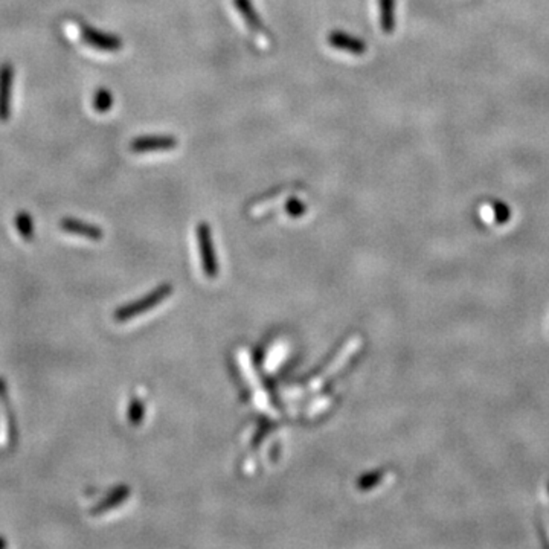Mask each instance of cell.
I'll list each match as a JSON object with an SVG mask.
<instances>
[{"instance_id": "6da1fadb", "label": "cell", "mask_w": 549, "mask_h": 549, "mask_svg": "<svg viewBox=\"0 0 549 549\" xmlns=\"http://www.w3.org/2000/svg\"><path fill=\"white\" fill-rule=\"evenodd\" d=\"M234 5L241 19L245 20L247 29L254 34L255 40L260 43V46L269 48L272 45V36L270 32H267V29L265 28V24H262L261 17L255 11L252 0H234Z\"/></svg>"}, {"instance_id": "7a4b0ae2", "label": "cell", "mask_w": 549, "mask_h": 549, "mask_svg": "<svg viewBox=\"0 0 549 549\" xmlns=\"http://www.w3.org/2000/svg\"><path fill=\"white\" fill-rule=\"evenodd\" d=\"M80 34H81V40L86 43V45H89L91 48L101 52H118L124 46L123 40H120L118 36L108 34V32L92 28L87 24L81 25Z\"/></svg>"}, {"instance_id": "3957f363", "label": "cell", "mask_w": 549, "mask_h": 549, "mask_svg": "<svg viewBox=\"0 0 549 549\" xmlns=\"http://www.w3.org/2000/svg\"><path fill=\"white\" fill-rule=\"evenodd\" d=\"M168 292H170V287H163L160 290H156L153 294L147 296V298H142L138 302L128 304L125 307H120V309L116 310V313H115V319L118 322H125V321L133 319L135 316L145 313L147 310L153 309V307H155L158 302H160L162 299L167 298Z\"/></svg>"}, {"instance_id": "277c9868", "label": "cell", "mask_w": 549, "mask_h": 549, "mask_svg": "<svg viewBox=\"0 0 549 549\" xmlns=\"http://www.w3.org/2000/svg\"><path fill=\"white\" fill-rule=\"evenodd\" d=\"M14 89L13 64H0V123H6L11 116V101Z\"/></svg>"}, {"instance_id": "5b68a950", "label": "cell", "mask_w": 549, "mask_h": 549, "mask_svg": "<svg viewBox=\"0 0 549 549\" xmlns=\"http://www.w3.org/2000/svg\"><path fill=\"white\" fill-rule=\"evenodd\" d=\"M175 147H178V139L174 136H140L131 140L130 151L138 153V155H145V153L170 151Z\"/></svg>"}, {"instance_id": "8992f818", "label": "cell", "mask_w": 549, "mask_h": 549, "mask_svg": "<svg viewBox=\"0 0 549 549\" xmlns=\"http://www.w3.org/2000/svg\"><path fill=\"white\" fill-rule=\"evenodd\" d=\"M327 41L329 46L340 52H347L351 55H364L366 52V45L364 40H360L359 37H354L351 34H347L344 31L329 32Z\"/></svg>"}, {"instance_id": "52a82bcc", "label": "cell", "mask_w": 549, "mask_h": 549, "mask_svg": "<svg viewBox=\"0 0 549 549\" xmlns=\"http://www.w3.org/2000/svg\"><path fill=\"white\" fill-rule=\"evenodd\" d=\"M197 237H199L200 254H202V261H203L205 272L210 274V277H214V274L217 273V262H215V254H214V246H212V237H211L210 226L202 223L199 226V229H197Z\"/></svg>"}, {"instance_id": "ba28073f", "label": "cell", "mask_w": 549, "mask_h": 549, "mask_svg": "<svg viewBox=\"0 0 549 549\" xmlns=\"http://www.w3.org/2000/svg\"><path fill=\"white\" fill-rule=\"evenodd\" d=\"M60 227L64 230V232L72 234V235H78L83 238H89V240H101L103 238V229L98 227L95 225H89L80 222L76 218H63L60 222Z\"/></svg>"}, {"instance_id": "9c48e42d", "label": "cell", "mask_w": 549, "mask_h": 549, "mask_svg": "<svg viewBox=\"0 0 549 549\" xmlns=\"http://www.w3.org/2000/svg\"><path fill=\"white\" fill-rule=\"evenodd\" d=\"M128 488L127 487H118L116 490H113L112 493L108 494V496H106L101 502H98L95 507H92L91 510V514L96 515V514H103L108 510H112L115 507H118L119 503H123L127 498H128Z\"/></svg>"}, {"instance_id": "30bf717a", "label": "cell", "mask_w": 549, "mask_h": 549, "mask_svg": "<svg viewBox=\"0 0 549 549\" xmlns=\"http://www.w3.org/2000/svg\"><path fill=\"white\" fill-rule=\"evenodd\" d=\"M380 28L384 34H392L395 29V0H379Z\"/></svg>"}, {"instance_id": "8fae6325", "label": "cell", "mask_w": 549, "mask_h": 549, "mask_svg": "<svg viewBox=\"0 0 549 549\" xmlns=\"http://www.w3.org/2000/svg\"><path fill=\"white\" fill-rule=\"evenodd\" d=\"M92 106H93V110L96 113H107L112 110L113 107V95L110 91H107L106 87H101V89H98L95 93H93V100H92Z\"/></svg>"}, {"instance_id": "7c38bea8", "label": "cell", "mask_w": 549, "mask_h": 549, "mask_svg": "<svg viewBox=\"0 0 549 549\" xmlns=\"http://www.w3.org/2000/svg\"><path fill=\"white\" fill-rule=\"evenodd\" d=\"M16 227L24 240H32L34 237V222L28 212L21 211L16 215Z\"/></svg>"}, {"instance_id": "4fadbf2b", "label": "cell", "mask_w": 549, "mask_h": 549, "mask_svg": "<svg viewBox=\"0 0 549 549\" xmlns=\"http://www.w3.org/2000/svg\"><path fill=\"white\" fill-rule=\"evenodd\" d=\"M144 416V404L139 399H133L128 408V420L131 424H139Z\"/></svg>"}, {"instance_id": "5bb4252c", "label": "cell", "mask_w": 549, "mask_h": 549, "mask_svg": "<svg viewBox=\"0 0 549 549\" xmlns=\"http://www.w3.org/2000/svg\"><path fill=\"white\" fill-rule=\"evenodd\" d=\"M493 211H494V214H496V222L498 223H505V222H508V218H510V215H511V212H510V210H508V206L507 205H503V203H494V206H493Z\"/></svg>"}, {"instance_id": "9a60e30c", "label": "cell", "mask_w": 549, "mask_h": 549, "mask_svg": "<svg viewBox=\"0 0 549 549\" xmlns=\"http://www.w3.org/2000/svg\"><path fill=\"white\" fill-rule=\"evenodd\" d=\"M287 212L293 217H298L301 214L305 212V206L296 199H292L289 203H287Z\"/></svg>"}, {"instance_id": "2e32d148", "label": "cell", "mask_w": 549, "mask_h": 549, "mask_svg": "<svg viewBox=\"0 0 549 549\" xmlns=\"http://www.w3.org/2000/svg\"><path fill=\"white\" fill-rule=\"evenodd\" d=\"M8 546V543H6V540L4 539V537L2 535H0V549H5Z\"/></svg>"}]
</instances>
